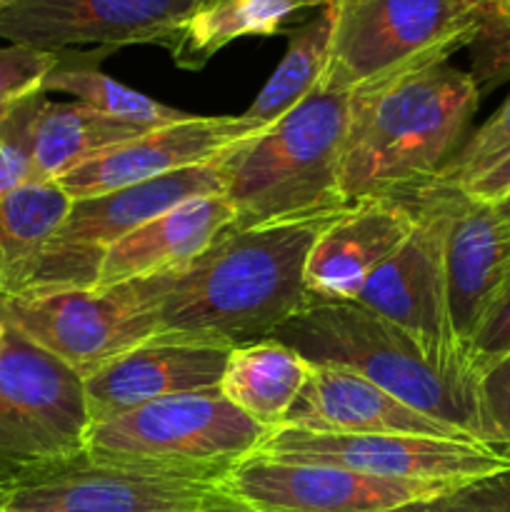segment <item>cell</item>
I'll use <instances>...</instances> for the list:
<instances>
[{
    "instance_id": "2e32d148",
    "label": "cell",
    "mask_w": 510,
    "mask_h": 512,
    "mask_svg": "<svg viewBox=\"0 0 510 512\" xmlns=\"http://www.w3.org/2000/svg\"><path fill=\"white\" fill-rule=\"evenodd\" d=\"M243 140H250V135L240 125L238 115H188L100 150L63 175L58 185L73 200L95 198L160 175L215 163L225 150Z\"/></svg>"
},
{
    "instance_id": "e0dca14e",
    "label": "cell",
    "mask_w": 510,
    "mask_h": 512,
    "mask_svg": "<svg viewBox=\"0 0 510 512\" xmlns=\"http://www.w3.org/2000/svg\"><path fill=\"white\" fill-rule=\"evenodd\" d=\"M415 215L393 195L363 198L333 215L305 263V290L315 300H355L370 275L410 238Z\"/></svg>"
},
{
    "instance_id": "44dd1931",
    "label": "cell",
    "mask_w": 510,
    "mask_h": 512,
    "mask_svg": "<svg viewBox=\"0 0 510 512\" xmlns=\"http://www.w3.org/2000/svg\"><path fill=\"white\" fill-rule=\"evenodd\" d=\"M143 128L123 125L78 103L40 100L30 125V183H58L100 150L143 135Z\"/></svg>"
},
{
    "instance_id": "7402d4cb",
    "label": "cell",
    "mask_w": 510,
    "mask_h": 512,
    "mask_svg": "<svg viewBox=\"0 0 510 512\" xmlns=\"http://www.w3.org/2000/svg\"><path fill=\"white\" fill-rule=\"evenodd\" d=\"M313 365L273 338L235 345L220 380V395L270 430L285 423Z\"/></svg>"
},
{
    "instance_id": "8992f818",
    "label": "cell",
    "mask_w": 510,
    "mask_h": 512,
    "mask_svg": "<svg viewBox=\"0 0 510 512\" xmlns=\"http://www.w3.org/2000/svg\"><path fill=\"white\" fill-rule=\"evenodd\" d=\"M273 430L248 418L220 390L175 395L93 425L85 455L135 468L225 478Z\"/></svg>"
},
{
    "instance_id": "d6986e66",
    "label": "cell",
    "mask_w": 510,
    "mask_h": 512,
    "mask_svg": "<svg viewBox=\"0 0 510 512\" xmlns=\"http://www.w3.org/2000/svg\"><path fill=\"white\" fill-rule=\"evenodd\" d=\"M280 428L313 433H383L470 438L393 398L370 380L333 365H313ZM475 440V438H470Z\"/></svg>"
},
{
    "instance_id": "e575fe53",
    "label": "cell",
    "mask_w": 510,
    "mask_h": 512,
    "mask_svg": "<svg viewBox=\"0 0 510 512\" xmlns=\"http://www.w3.org/2000/svg\"><path fill=\"white\" fill-rule=\"evenodd\" d=\"M395 512H480L475 508H470L468 503H463L460 498H455V493L443 495V498L428 500V503H418V505H408L403 510Z\"/></svg>"
},
{
    "instance_id": "30bf717a",
    "label": "cell",
    "mask_w": 510,
    "mask_h": 512,
    "mask_svg": "<svg viewBox=\"0 0 510 512\" xmlns=\"http://www.w3.org/2000/svg\"><path fill=\"white\" fill-rule=\"evenodd\" d=\"M253 455L283 463L330 465L385 480L445 483L453 488L510 468V453L470 438L383 433H313L275 428Z\"/></svg>"
},
{
    "instance_id": "ac0fdd59",
    "label": "cell",
    "mask_w": 510,
    "mask_h": 512,
    "mask_svg": "<svg viewBox=\"0 0 510 512\" xmlns=\"http://www.w3.org/2000/svg\"><path fill=\"white\" fill-rule=\"evenodd\" d=\"M508 278L510 228L493 203L453 188L445 230V285L450 325L465 355L485 310Z\"/></svg>"
},
{
    "instance_id": "7a4b0ae2",
    "label": "cell",
    "mask_w": 510,
    "mask_h": 512,
    "mask_svg": "<svg viewBox=\"0 0 510 512\" xmlns=\"http://www.w3.org/2000/svg\"><path fill=\"white\" fill-rule=\"evenodd\" d=\"M478 80L448 60L355 90L340 163L345 203L430 183L478 110Z\"/></svg>"
},
{
    "instance_id": "4316f807",
    "label": "cell",
    "mask_w": 510,
    "mask_h": 512,
    "mask_svg": "<svg viewBox=\"0 0 510 512\" xmlns=\"http://www.w3.org/2000/svg\"><path fill=\"white\" fill-rule=\"evenodd\" d=\"M510 153V95L498 110L455 150L435 180L465 190Z\"/></svg>"
},
{
    "instance_id": "cb8c5ba5",
    "label": "cell",
    "mask_w": 510,
    "mask_h": 512,
    "mask_svg": "<svg viewBox=\"0 0 510 512\" xmlns=\"http://www.w3.org/2000/svg\"><path fill=\"white\" fill-rule=\"evenodd\" d=\"M333 35V5L318 8V15L293 30L288 38V50L268 83L263 85L248 110L238 115L240 125L250 138L265 133L283 115L298 108L308 95L320 88Z\"/></svg>"
},
{
    "instance_id": "6da1fadb",
    "label": "cell",
    "mask_w": 510,
    "mask_h": 512,
    "mask_svg": "<svg viewBox=\"0 0 510 512\" xmlns=\"http://www.w3.org/2000/svg\"><path fill=\"white\" fill-rule=\"evenodd\" d=\"M330 220L333 215L228 230L183 268L123 288L153 315L155 335L233 348L265 340L310 300L305 263Z\"/></svg>"
},
{
    "instance_id": "9a60e30c",
    "label": "cell",
    "mask_w": 510,
    "mask_h": 512,
    "mask_svg": "<svg viewBox=\"0 0 510 512\" xmlns=\"http://www.w3.org/2000/svg\"><path fill=\"white\" fill-rule=\"evenodd\" d=\"M233 345L153 335L85 378L90 423L100 425L163 398L218 390Z\"/></svg>"
},
{
    "instance_id": "52a82bcc",
    "label": "cell",
    "mask_w": 510,
    "mask_h": 512,
    "mask_svg": "<svg viewBox=\"0 0 510 512\" xmlns=\"http://www.w3.org/2000/svg\"><path fill=\"white\" fill-rule=\"evenodd\" d=\"M333 35L320 88L355 93L448 60L478 40L470 0H330Z\"/></svg>"
},
{
    "instance_id": "5b68a950",
    "label": "cell",
    "mask_w": 510,
    "mask_h": 512,
    "mask_svg": "<svg viewBox=\"0 0 510 512\" xmlns=\"http://www.w3.org/2000/svg\"><path fill=\"white\" fill-rule=\"evenodd\" d=\"M205 195H225V170L220 160L95 198L73 200L68 218L43 250L0 278V295L33 298L65 290H95L100 263L110 245L165 210Z\"/></svg>"
},
{
    "instance_id": "4dcf8cb0",
    "label": "cell",
    "mask_w": 510,
    "mask_h": 512,
    "mask_svg": "<svg viewBox=\"0 0 510 512\" xmlns=\"http://www.w3.org/2000/svg\"><path fill=\"white\" fill-rule=\"evenodd\" d=\"M478 15L480 33L473 45H483V70L510 65V0H470Z\"/></svg>"
},
{
    "instance_id": "484cf974",
    "label": "cell",
    "mask_w": 510,
    "mask_h": 512,
    "mask_svg": "<svg viewBox=\"0 0 510 512\" xmlns=\"http://www.w3.org/2000/svg\"><path fill=\"white\" fill-rule=\"evenodd\" d=\"M73 198L58 183H25L0 203V278L28 263L58 233Z\"/></svg>"
},
{
    "instance_id": "1f68e13d",
    "label": "cell",
    "mask_w": 510,
    "mask_h": 512,
    "mask_svg": "<svg viewBox=\"0 0 510 512\" xmlns=\"http://www.w3.org/2000/svg\"><path fill=\"white\" fill-rule=\"evenodd\" d=\"M490 445L510 453V355L480 375Z\"/></svg>"
},
{
    "instance_id": "7c38bea8",
    "label": "cell",
    "mask_w": 510,
    "mask_h": 512,
    "mask_svg": "<svg viewBox=\"0 0 510 512\" xmlns=\"http://www.w3.org/2000/svg\"><path fill=\"white\" fill-rule=\"evenodd\" d=\"M0 325L63 360L83 378L158 333L153 315L135 305L123 285L33 298L0 295Z\"/></svg>"
},
{
    "instance_id": "d4e9b609",
    "label": "cell",
    "mask_w": 510,
    "mask_h": 512,
    "mask_svg": "<svg viewBox=\"0 0 510 512\" xmlns=\"http://www.w3.org/2000/svg\"><path fill=\"white\" fill-rule=\"evenodd\" d=\"M43 93H68L78 103L98 110L105 118L143 130L170 125L190 115L183 110L168 108L150 95L138 93L110 75L100 73L93 63V55H73L70 50L65 53L63 63L45 78Z\"/></svg>"
},
{
    "instance_id": "d6a6232c",
    "label": "cell",
    "mask_w": 510,
    "mask_h": 512,
    "mask_svg": "<svg viewBox=\"0 0 510 512\" xmlns=\"http://www.w3.org/2000/svg\"><path fill=\"white\" fill-rule=\"evenodd\" d=\"M453 493L480 512H510V468L473 480Z\"/></svg>"
},
{
    "instance_id": "f1b7e54d",
    "label": "cell",
    "mask_w": 510,
    "mask_h": 512,
    "mask_svg": "<svg viewBox=\"0 0 510 512\" xmlns=\"http://www.w3.org/2000/svg\"><path fill=\"white\" fill-rule=\"evenodd\" d=\"M65 53L5 45L0 48V115L18 100L33 93H43V83L60 63Z\"/></svg>"
},
{
    "instance_id": "4fadbf2b",
    "label": "cell",
    "mask_w": 510,
    "mask_h": 512,
    "mask_svg": "<svg viewBox=\"0 0 510 512\" xmlns=\"http://www.w3.org/2000/svg\"><path fill=\"white\" fill-rule=\"evenodd\" d=\"M220 490L230 503L253 512H395L458 488L250 455L220 478Z\"/></svg>"
},
{
    "instance_id": "8fae6325",
    "label": "cell",
    "mask_w": 510,
    "mask_h": 512,
    "mask_svg": "<svg viewBox=\"0 0 510 512\" xmlns=\"http://www.w3.org/2000/svg\"><path fill=\"white\" fill-rule=\"evenodd\" d=\"M228 505L220 478L88 455L0 488V512H203Z\"/></svg>"
},
{
    "instance_id": "83f0119b",
    "label": "cell",
    "mask_w": 510,
    "mask_h": 512,
    "mask_svg": "<svg viewBox=\"0 0 510 512\" xmlns=\"http://www.w3.org/2000/svg\"><path fill=\"white\" fill-rule=\"evenodd\" d=\"M45 93L18 100L0 115V203L30 183V125Z\"/></svg>"
},
{
    "instance_id": "9c48e42d",
    "label": "cell",
    "mask_w": 510,
    "mask_h": 512,
    "mask_svg": "<svg viewBox=\"0 0 510 512\" xmlns=\"http://www.w3.org/2000/svg\"><path fill=\"white\" fill-rule=\"evenodd\" d=\"M453 185L440 180L395 193L415 215V228L398 253L380 265L353 303L373 310L420 345L445 370H475L450 325L445 285V230ZM478 373V370H475Z\"/></svg>"
},
{
    "instance_id": "f35d334b",
    "label": "cell",
    "mask_w": 510,
    "mask_h": 512,
    "mask_svg": "<svg viewBox=\"0 0 510 512\" xmlns=\"http://www.w3.org/2000/svg\"><path fill=\"white\" fill-rule=\"evenodd\" d=\"M0 3H5V0H0Z\"/></svg>"
},
{
    "instance_id": "3957f363",
    "label": "cell",
    "mask_w": 510,
    "mask_h": 512,
    "mask_svg": "<svg viewBox=\"0 0 510 512\" xmlns=\"http://www.w3.org/2000/svg\"><path fill=\"white\" fill-rule=\"evenodd\" d=\"M310 365L345 368L428 418L490 445L480 373L445 370L410 335L353 300L310 298L273 335Z\"/></svg>"
},
{
    "instance_id": "5bb4252c",
    "label": "cell",
    "mask_w": 510,
    "mask_h": 512,
    "mask_svg": "<svg viewBox=\"0 0 510 512\" xmlns=\"http://www.w3.org/2000/svg\"><path fill=\"white\" fill-rule=\"evenodd\" d=\"M200 0H5L0 40L8 45L68 53L80 45L105 50L158 43L173 35Z\"/></svg>"
},
{
    "instance_id": "836d02e7",
    "label": "cell",
    "mask_w": 510,
    "mask_h": 512,
    "mask_svg": "<svg viewBox=\"0 0 510 512\" xmlns=\"http://www.w3.org/2000/svg\"><path fill=\"white\" fill-rule=\"evenodd\" d=\"M465 193L483 200V203H498L505 193H510V153L498 165H493L488 173L480 175L475 183H470Z\"/></svg>"
},
{
    "instance_id": "ab89813d",
    "label": "cell",
    "mask_w": 510,
    "mask_h": 512,
    "mask_svg": "<svg viewBox=\"0 0 510 512\" xmlns=\"http://www.w3.org/2000/svg\"><path fill=\"white\" fill-rule=\"evenodd\" d=\"M325 3H330V0H325Z\"/></svg>"
},
{
    "instance_id": "74e56055",
    "label": "cell",
    "mask_w": 510,
    "mask_h": 512,
    "mask_svg": "<svg viewBox=\"0 0 510 512\" xmlns=\"http://www.w3.org/2000/svg\"><path fill=\"white\" fill-rule=\"evenodd\" d=\"M3 335H5V328H3V325H0V343H3Z\"/></svg>"
},
{
    "instance_id": "8d00e7d4",
    "label": "cell",
    "mask_w": 510,
    "mask_h": 512,
    "mask_svg": "<svg viewBox=\"0 0 510 512\" xmlns=\"http://www.w3.org/2000/svg\"><path fill=\"white\" fill-rule=\"evenodd\" d=\"M203 512H253V510H245V508H240V505H228V508H210Z\"/></svg>"
},
{
    "instance_id": "ba28073f",
    "label": "cell",
    "mask_w": 510,
    "mask_h": 512,
    "mask_svg": "<svg viewBox=\"0 0 510 512\" xmlns=\"http://www.w3.org/2000/svg\"><path fill=\"white\" fill-rule=\"evenodd\" d=\"M90 428L83 375L5 328L0 343V488L85 455Z\"/></svg>"
},
{
    "instance_id": "d590c367",
    "label": "cell",
    "mask_w": 510,
    "mask_h": 512,
    "mask_svg": "<svg viewBox=\"0 0 510 512\" xmlns=\"http://www.w3.org/2000/svg\"><path fill=\"white\" fill-rule=\"evenodd\" d=\"M493 205H495V210H498L500 218H503V223L510 228V193H505L503 198H500L498 203H493Z\"/></svg>"
},
{
    "instance_id": "277c9868",
    "label": "cell",
    "mask_w": 510,
    "mask_h": 512,
    "mask_svg": "<svg viewBox=\"0 0 510 512\" xmlns=\"http://www.w3.org/2000/svg\"><path fill=\"white\" fill-rule=\"evenodd\" d=\"M348 90L318 88L265 133L220 155L233 230L325 218L343 210L340 163L350 123Z\"/></svg>"
},
{
    "instance_id": "f546056e",
    "label": "cell",
    "mask_w": 510,
    "mask_h": 512,
    "mask_svg": "<svg viewBox=\"0 0 510 512\" xmlns=\"http://www.w3.org/2000/svg\"><path fill=\"white\" fill-rule=\"evenodd\" d=\"M510 355V278L495 295L468 345V358L480 375Z\"/></svg>"
},
{
    "instance_id": "603a6c76",
    "label": "cell",
    "mask_w": 510,
    "mask_h": 512,
    "mask_svg": "<svg viewBox=\"0 0 510 512\" xmlns=\"http://www.w3.org/2000/svg\"><path fill=\"white\" fill-rule=\"evenodd\" d=\"M325 0H200L168 43L175 65L200 70L218 50L248 35H275L303 8H323Z\"/></svg>"
},
{
    "instance_id": "ffe728a7",
    "label": "cell",
    "mask_w": 510,
    "mask_h": 512,
    "mask_svg": "<svg viewBox=\"0 0 510 512\" xmlns=\"http://www.w3.org/2000/svg\"><path fill=\"white\" fill-rule=\"evenodd\" d=\"M235 208L225 195L185 200L110 245L100 263L95 290L118 288L165 270L183 268L233 230Z\"/></svg>"
}]
</instances>
